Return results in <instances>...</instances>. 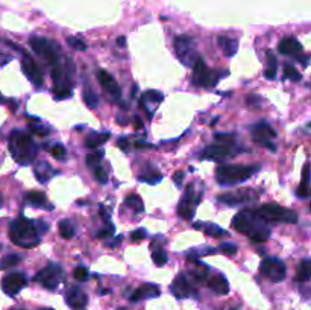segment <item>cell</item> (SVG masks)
<instances>
[{"mask_svg": "<svg viewBox=\"0 0 311 310\" xmlns=\"http://www.w3.org/2000/svg\"><path fill=\"white\" fill-rule=\"evenodd\" d=\"M20 257L18 256H8L2 260V267H12V266L18 265Z\"/></svg>", "mask_w": 311, "mask_h": 310, "instance_id": "cell-44", "label": "cell"}, {"mask_svg": "<svg viewBox=\"0 0 311 310\" xmlns=\"http://www.w3.org/2000/svg\"><path fill=\"white\" fill-rule=\"evenodd\" d=\"M108 138H109V133H93L87 137L85 144L88 148H97V146L103 144Z\"/></svg>", "mask_w": 311, "mask_h": 310, "instance_id": "cell-24", "label": "cell"}, {"mask_svg": "<svg viewBox=\"0 0 311 310\" xmlns=\"http://www.w3.org/2000/svg\"><path fill=\"white\" fill-rule=\"evenodd\" d=\"M94 177H96V179H97L100 184H105V182L108 181V179H106V172H105L102 168H99V166L94 168Z\"/></svg>", "mask_w": 311, "mask_h": 310, "instance_id": "cell-45", "label": "cell"}, {"mask_svg": "<svg viewBox=\"0 0 311 310\" xmlns=\"http://www.w3.org/2000/svg\"><path fill=\"white\" fill-rule=\"evenodd\" d=\"M2 204H3V196H2V193H0V207H2Z\"/></svg>", "mask_w": 311, "mask_h": 310, "instance_id": "cell-55", "label": "cell"}, {"mask_svg": "<svg viewBox=\"0 0 311 310\" xmlns=\"http://www.w3.org/2000/svg\"><path fill=\"white\" fill-rule=\"evenodd\" d=\"M310 277H311L310 260L305 259V260H302V263L299 265V269H298V272H296V280L301 281V283H305V281L310 280Z\"/></svg>", "mask_w": 311, "mask_h": 310, "instance_id": "cell-25", "label": "cell"}, {"mask_svg": "<svg viewBox=\"0 0 311 310\" xmlns=\"http://www.w3.org/2000/svg\"><path fill=\"white\" fill-rule=\"evenodd\" d=\"M182 178H184V172H182V171H179V172H176V174L173 175V181H175V184H176V185H181Z\"/></svg>", "mask_w": 311, "mask_h": 310, "instance_id": "cell-49", "label": "cell"}, {"mask_svg": "<svg viewBox=\"0 0 311 310\" xmlns=\"http://www.w3.org/2000/svg\"><path fill=\"white\" fill-rule=\"evenodd\" d=\"M220 251H223L225 254L232 256V254L237 253V246H235V245H231V243H222V245H220Z\"/></svg>", "mask_w": 311, "mask_h": 310, "instance_id": "cell-48", "label": "cell"}, {"mask_svg": "<svg viewBox=\"0 0 311 310\" xmlns=\"http://www.w3.org/2000/svg\"><path fill=\"white\" fill-rule=\"evenodd\" d=\"M52 155L56 158V160H64L65 158V148L62 144H55L52 148Z\"/></svg>", "mask_w": 311, "mask_h": 310, "instance_id": "cell-41", "label": "cell"}, {"mask_svg": "<svg viewBox=\"0 0 311 310\" xmlns=\"http://www.w3.org/2000/svg\"><path fill=\"white\" fill-rule=\"evenodd\" d=\"M217 81H219V75L213 73L207 67L205 61L199 56L193 64V82L202 87H213L217 84Z\"/></svg>", "mask_w": 311, "mask_h": 310, "instance_id": "cell-7", "label": "cell"}, {"mask_svg": "<svg viewBox=\"0 0 311 310\" xmlns=\"http://www.w3.org/2000/svg\"><path fill=\"white\" fill-rule=\"evenodd\" d=\"M284 76L287 78V79H290V81H295V82H298V81H301V73L293 67V66H288V64H285L284 66Z\"/></svg>", "mask_w": 311, "mask_h": 310, "instance_id": "cell-33", "label": "cell"}, {"mask_svg": "<svg viewBox=\"0 0 311 310\" xmlns=\"http://www.w3.org/2000/svg\"><path fill=\"white\" fill-rule=\"evenodd\" d=\"M9 61V56H6V55H3L2 52H0V66H3V64H6Z\"/></svg>", "mask_w": 311, "mask_h": 310, "instance_id": "cell-52", "label": "cell"}, {"mask_svg": "<svg viewBox=\"0 0 311 310\" xmlns=\"http://www.w3.org/2000/svg\"><path fill=\"white\" fill-rule=\"evenodd\" d=\"M147 100H150V102H153V104H160V102L163 100V94H161L160 91H146V93L141 96L140 102H147Z\"/></svg>", "mask_w": 311, "mask_h": 310, "instance_id": "cell-34", "label": "cell"}, {"mask_svg": "<svg viewBox=\"0 0 311 310\" xmlns=\"http://www.w3.org/2000/svg\"><path fill=\"white\" fill-rule=\"evenodd\" d=\"M21 67H23L25 75L29 78V81H32L37 87H40V86L43 84V75H41V70L38 69V66L35 64V61H34L32 58H29L28 55H25L23 63H21Z\"/></svg>", "mask_w": 311, "mask_h": 310, "instance_id": "cell-14", "label": "cell"}, {"mask_svg": "<svg viewBox=\"0 0 311 310\" xmlns=\"http://www.w3.org/2000/svg\"><path fill=\"white\" fill-rule=\"evenodd\" d=\"M102 158H103V152H102V151H94V152H90L88 155H87V158H85L87 166L91 168V169H93V168H97V166L100 164Z\"/></svg>", "mask_w": 311, "mask_h": 310, "instance_id": "cell-32", "label": "cell"}, {"mask_svg": "<svg viewBox=\"0 0 311 310\" xmlns=\"http://www.w3.org/2000/svg\"><path fill=\"white\" fill-rule=\"evenodd\" d=\"M276 67H278V61L275 58V55L272 52H267V69L264 72V76L267 79H275L276 76Z\"/></svg>", "mask_w": 311, "mask_h": 310, "instance_id": "cell-26", "label": "cell"}, {"mask_svg": "<svg viewBox=\"0 0 311 310\" xmlns=\"http://www.w3.org/2000/svg\"><path fill=\"white\" fill-rule=\"evenodd\" d=\"M61 267L58 265H49L45 267L43 271H40L37 275H35V280L38 283H41L46 289L49 291H53L56 289V286L59 284V280H61Z\"/></svg>", "mask_w": 311, "mask_h": 310, "instance_id": "cell-10", "label": "cell"}, {"mask_svg": "<svg viewBox=\"0 0 311 310\" xmlns=\"http://www.w3.org/2000/svg\"><path fill=\"white\" fill-rule=\"evenodd\" d=\"M29 45L32 47V50L38 56H41L43 59H46L47 63H50V64L58 63V58H56V53L59 52L58 43H55L52 40H47V38H43V37H32L29 40Z\"/></svg>", "mask_w": 311, "mask_h": 310, "instance_id": "cell-6", "label": "cell"}, {"mask_svg": "<svg viewBox=\"0 0 311 310\" xmlns=\"http://www.w3.org/2000/svg\"><path fill=\"white\" fill-rule=\"evenodd\" d=\"M134 119H135V120H134V123H135V130H141V128H143V123H141L140 117H138V116H135Z\"/></svg>", "mask_w": 311, "mask_h": 310, "instance_id": "cell-51", "label": "cell"}, {"mask_svg": "<svg viewBox=\"0 0 311 310\" xmlns=\"http://www.w3.org/2000/svg\"><path fill=\"white\" fill-rule=\"evenodd\" d=\"M26 283H28V280H26L25 274H20V272L8 274L2 280V289H3V292L6 295L14 297V295H17L26 286Z\"/></svg>", "mask_w": 311, "mask_h": 310, "instance_id": "cell-11", "label": "cell"}, {"mask_svg": "<svg viewBox=\"0 0 311 310\" xmlns=\"http://www.w3.org/2000/svg\"><path fill=\"white\" fill-rule=\"evenodd\" d=\"M175 50H176V55L181 59V63L184 66H188V67L193 66L194 61L199 58L193 40L188 37H176L175 38Z\"/></svg>", "mask_w": 311, "mask_h": 310, "instance_id": "cell-8", "label": "cell"}, {"mask_svg": "<svg viewBox=\"0 0 311 310\" xmlns=\"http://www.w3.org/2000/svg\"><path fill=\"white\" fill-rule=\"evenodd\" d=\"M252 135H254V140H255L257 143L264 144L270 151H276V146H273V144L270 143V140L276 137V133H275V131L272 130V127H269L267 123H258L257 127H254Z\"/></svg>", "mask_w": 311, "mask_h": 310, "instance_id": "cell-13", "label": "cell"}, {"mask_svg": "<svg viewBox=\"0 0 311 310\" xmlns=\"http://www.w3.org/2000/svg\"><path fill=\"white\" fill-rule=\"evenodd\" d=\"M308 192H310V181H302L301 185L298 187V196L299 198H307L308 196Z\"/></svg>", "mask_w": 311, "mask_h": 310, "instance_id": "cell-43", "label": "cell"}, {"mask_svg": "<svg viewBox=\"0 0 311 310\" xmlns=\"http://www.w3.org/2000/svg\"><path fill=\"white\" fill-rule=\"evenodd\" d=\"M0 102H3V99H2V97H0Z\"/></svg>", "mask_w": 311, "mask_h": 310, "instance_id": "cell-56", "label": "cell"}, {"mask_svg": "<svg viewBox=\"0 0 311 310\" xmlns=\"http://www.w3.org/2000/svg\"><path fill=\"white\" fill-rule=\"evenodd\" d=\"M97 79H99L100 86L106 90L109 94H113V96H116V97H120V93H122V91H120L119 84L116 82V79H114L106 70L100 69V70L97 72Z\"/></svg>", "mask_w": 311, "mask_h": 310, "instance_id": "cell-15", "label": "cell"}, {"mask_svg": "<svg viewBox=\"0 0 311 310\" xmlns=\"http://www.w3.org/2000/svg\"><path fill=\"white\" fill-rule=\"evenodd\" d=\"M260 271L261 274H264L270 281H282L287 275V269L285 265L279 260V259H275V257H269L264 259L260 265Z\"/></svg>", "mask_w": 311, "mask_h": 310, "instance_id": "cell-9", "label": "cell"}, {"mask_svg": "<svg viewBox=\"0 0 311 310\" xmlns=\"http://www.w3.org/2000/svg\"><path fill=\"white\" fill-rule=\"evenodd\" d=\"M47 310H52V309H47Z\"/></svg>", "mask_w": 311, "mask_h": 310, "instance_id": "cell-57", "label": "cell"}, {"mask_svg": "<svg viewBox=\"0 0 311 310\" xmlns=\"http://www.w3.org/2000/svg\"><path fill=\"white\" fill-rule=\"evenodd\" d=\"M214 138L217 140V141H222V143H228V144H231L232 141H234V134H216L214 135Z\"/></svg>", "mask_w": 311, "mask_h": 310, "instance_id": "cell-46", "label": "cell"}, {"mask_svg": "<svg viewBox=\"0 0 311 310\" xmlns=\"http://www.w3.org/2000/svg\"><path fill=\"white\" fill-rule=\"evenodd\" d=\"M53 94H55L56 99H65V97L72 96V90L69 89V87H64V86H55Z\"/></svg>", "mask_w": 311, "mask_h": 310, "instance_id": "cell-36", "label": "cell"}, {"mask_svg": "<svg viewBox=\"0 0 311 310\" xmlns=\"http://www.w3.org/2000/svg\"><path fill=\"white\" fill-rule=\"evenodd\" d=\"M232 228L246 234L254 242H266L270 237V230L266 222L257 218V215L251 210L238 212L232 219Z\"/></svg>", "mask_w": 311, "mask_h": 310, "instance_id": "cell-1", "label": "cell"}, {"mask_svg": "<svg viewBox=\"0 0 311 310\" xmlns=\"http://www.w3.org/2000/svg\"><path fill=\"white\" fill-rule=\"evenodd\" d=\"M219 46L226 56H234L238 50V42L228 37H219Z\"/></svg>", "mask_w": 311, "mask_h": 310, "instance_id": "cell-23", "label": "cell"}, {"mask_svg": "<svg viewBox=\"0 0 311 310\" xmlns=\"http://www.w3.org/2000/svg\"><path fill=\"white\" fill-rule=\"evenodd\" d=\"M59 234L64 239H72L75 236V226L70 221H61L59 222Z\"/></svg>", "mask_w": 311, "mask_h": 310, "instance_id": "cell-29", "label": "cell"}, {"mask_svg": "<svg viewBox=\"0 0 311 310\" xmlns=\"http://www.w3.org/2000/svg\"><path fill=\"white\" fill-rule=\"evenodd\" d=\"M278 49H279V52L282 55H298L299 52H302L301 43L296 38H293V37L282 38L279 46H278Z\"/></svg>", "mask_w": 311, "mask_h": 310, "instance_id": "cell-20", "label": "cell"}, {"mask_svg": "<svg viewBox=\"0 0 311 310\" xmlns=\"http://www.w3.org/2000/svg\"><path fill=\"white\" fill-rule=\"evenodd\" d=\"M67 45L70 46V47H73V49H76V50H85L87 49L84 40H81L78 37H69L67 38Z\"/></svg>", "mask_w": 311, "mask_h": 310, "instance_id": "cell-38", "label": "cell"}, {"mask_svg": "<svg viewBox=\"0 0 311 310\" xmlns=\"http://www.w3.org/2000/svg\"><path fill=\"white\" fill-rule=\"evenodd\" d=\"M84 102L87 104V107H90V108H96L97 104H99V97H97V94L93 91V89H90L88 86L84 89Z\"/></svg>", "mask_w": 311, "mask_h": 310, "instance_id": "cell-31", "label": "cell"}, {"mask_svg": "<svg viewBox=\"0 0 311 310\" xmlns=\"http://www.w3.org/2000/svg\"><path fill=\"white\" fill-rule=\"evenodd\" d=\"M65 300H67V304H69L72 309L76 310L84 309V307L87 306V303H88L87 295H85L79 287H72V289L69 291Z\"/></svg>", "mask_w": 311, "mask_h": 310, "instance_id": "cell-16", "label": "cell"}, {"mask_svg": "<svg viewBox=\"0 0 311 310\" xmlns=\"http://www.w3.org/2000/svg\"><path fill=\"white\" fill-rule=\"evenodd\" d=\"M193 185H188L187 187V193H185V196H184V199H182V202H181V205L178 207V213L179 216L182 218V219H185V221H190L191 218H193V215H194V207L199 204V201H201V196H197L196 199H193Z\"/></svg>", "mask_w": 311, "mask_h": 310, "instance_id": "cell-12", "label": "cell"}, {"mask_svg": "<svg viewBox=\"0 0 311 310\" xmlns=\"http://www.w3.org/2000/svg\"><path fill=\"white\" fill-rule=\"evenodd\" d=\"M161 174L158 172H152L149 175H141L140 177V181H144V182H149V184H158L161 181Z\"/></svg>", "mask_w": 311, "mask_h": 310, "instance_id": "cell-39", "label": "cell"}, {"mask_svg": "<svg viewBox=\"0 0 311 310\" xmlns=\"http://www.w3.org/2000/svg\"><path fill=\"white\" fill-rule=\"evenodd\" d=\"M26 201L31 202L32 205L35 207H40L46 202V195L43 192H38V190H32L26 195Z\"/></svg>", "mask_w": 311, "mask_h": 310, "instance_id": "cell-28", "label": "cell"}, {"mask_svg": "<svg viewBox=\"0 0 311 310\" xmlns=\"http://www.w3.org/2000/svg\"><path fill=\"white\" fill-rule=\"evenodd\" d=\"M11 152L17 161L21 164L29 163L35 157V148L34 141L29 134L25 133H14L11 138Z\"/></svg>", "mask_w": 311, "mask_h": 310, "instance_id": "cell-4", "label": "cell"}, {"mask_svg": "<svg viewBox=\"0 0 311 310\" xmlns=\"http://www.w3.org/2000/svg\"><path fill=\"white\" fill-rule=\"evenodd\" d=\"M152 259H153V262H155V265L157 266H163L167 263V260H169V257H167V254L163 251V250H158V251H155L153 254H152Z\"/></svg>", "mask_w": 311, "mask_h": 310, "instance_id": "cell-37", "label": "cell"}, {"mask_svg": "<svg viewBox=\"0 0 311 310\" xmlns=\"http://www.w3.org/2000/svg\"><path fill=\"white\" fill-rule=\"evenodd\" d=\"M47 171H50V166H49L47 163H40V164L37 166L35 175H37L40 182H47V181L50 179V177L53 175V174H47Z\"/></svg>", "mask_w": 311, "mask_h": 310, "instance_id": "cell-30", "label": "cell"}, {"mask_svg": "<svg viewBox=\"0 0 311 310\" xmlns=\"http://www.w3.org/2000/svg\"><path fill=\"white\" fill-rule=\"evenodd\" d=\"M260 169V166H243V164H223L219 166L217 171H216V175H217V181L220 184H226V185H231V184H237V182H243L246 181L248 178H251L257 171Z\"/></svg>", "mask_w": 311, "mask_h": 310, "instance_id": "cell-3", "label": "cell"}, {"mask_svg": "<svg viewBox=\"0 0 311 310\" xmlns=\"http://www.w3.org/2000/svg\"><path fill=\"white\" fill-rule=\"evenodd\" d=\"M205 233L211 237H228V233L217 225H208V228H205Z\"/></svg>", "mask_w": 311, "mask_h": 310, "instance_id": "cell-35", "label": "cell"}, {"mask_svg": "<svg viewBox=\"0 0 311 310\" xmlns=\"http://www.w3.org/2000/svg\"><path fill=\"white\" fill-rule=\"evenodd\" d=\"M135 146H137V148H150L152 144H147V143H144V141H137Z\"/></svg>", "mask_w": 311, "mask_h": 310, "instance_id": "cell-53", "label": "cell"}, {"mask_svg": "<svg viewBox=\"0 0 311 310\" xmlns=\"http://www.w3.org/2000/svg\"><path fill=\"white\" fill-rule=\"evenodd\" d=\"M208 287L219 295H226L229 292V283L223 275H216L208 280Z\"/></svg>", "mask_w": 311, "mask_h": 310, "instance_id": "cell-21", "label": "cell"}, {"mask_svg": "<svg viewBox=\"0 0 311 310\" xmlns=\"http://www.w3.org/2000/svg\"><path fill=\"white\" fill-rule=\"evenodd\" d=\"M202 158H208V160H214V161H223L226 160L228 157H232L231 155V151L226 148V146H222V144H213V146H208L202 155Z\"/></svg>", "mask_w": 311, "mask_h": 310, "instance_id": "cell-17", "label": "cell"}, {"mask_svg": "<svg viewBox=\"0 0 311 310\" xmlns=\"http://www.w3.org/2000/svg\"><path fill=\"white\" fill-rule=\"evenodd\" d=\"M153 297H160V289L157 284H141L138 289L134 291L131 295V301H140V300H147V298H153Z\"/></svg>", "mask_w": 311, "mask_h": 310, "instance_id": "cell-18", "label": "cell"}, {"mask_svg": "<svg viewBox=\"0 0 311 310\" xmlns=\"http://www.w3.org/2000/svg\"><path fill=\"white\" fill-rule=\"evenodd\" d=\"M31 130L32 131H35V133H38V134H47L49 131L46 130V128H41V127H31Z\"/></svg>", "mask_w": 311, "mask_h": 310, "instance_id": "cell-50", "label": "cell"}, {"mask_svg": "<svg viewBox=\"0 0 311 310\" xmlns=\"http://www.w3.org/2000/svg\"><path fill=\"white\" fill-rule=\"evenodd\" d=\"M144 237H146V230L144 228H138V230H135L132 234H131V239H132L134 242H140Z\"/></svg>", "mask_w": 311, "mask_h": 310, "instance_id": "cell-47", "label": "cell"}, {"mask_svg": "<svg viewBox=\"0 0 311 310\" xmlns=\"http://www.w3.org/2000/svg\"><path fill=\"white\" fill-rule=\"evenodd\" d=\"M117 46H120V47H125V46H126V40H125V37L117 38Z\"/></svg>", "mask_w": 311, "mask_h": 310, "instance_id": "cell-54", "label": "cell"}, {"mask_svg": "<svg viewBox=\"0 0 311 310\" xmlns=\"http://www.w3.org/2000/svg\"><path fill=\"white\" fill-rule=\"evenodd\" d=\"M257 215V218H260L261 221L267 222H284V223H295L298 221V216L293 210L284 209L278 204H264L263 207H260L258 210L254 212Z\"/></svg>", "mask_w": 311, "mask_h": 310, "instance_id": "cell-5", "label": "cell"}, {"mask_svg": "<svg viewBox=\"0 0 311 310\" xmlns=\"http://www.w3.org/2000/svg\"><path fill=\"white\" fill-rule=\"evenodd\" d=\"M12 243L21 246V248H32L38 245V236L34 222L20 216L17 221L11 223V231H9Z\"/></svg>", "mask_w": 311, "mask_h": 310, "instance_id": "cell-2", "label": "cell"}, {"mask_svg": "<svg viewBox=\"0 0 311 310\" xmlns=\"http://www.w3.org/2000/svg\"><path fill=\"white\" fill-rule=\"evenodd\" d=\"M114 234V225L113 223H108L105 228H102L99 233H97V237L99 239H108L109 236H113Z\"/></svg>", "mask_w": 311, "mask_h": 310, "instance_id": "cell-42", "label": "cell"}, {"mask_svg": "<svg viewBox=\"0 0 311 310\" xmlns=\"http://www.w3.org/2000/svg\"><path fill=\"white\" fill-rule=\"evenodd\" d=\"M125 202H126V205L129 207V209H132L135 213H141L143 210H144V205H143V201H141V198L138 196V195H129L126 199H125Z\"/></svg>", "mask_w": 311, "mask_h": 310, "instance_id": "cell-27", "label": "cell"}, {"mask_svg": "<svg viewBox=\"0 0 311 310\" xmlns=\"http://www.w3.org/2000/svg\"><path fill=\"white\" fill-rule=\"evenodd\" d=\"M73 275H75V278H76L78 281H87V280H88V271H87L84 266L76 267L75 272H73Z\"/></svg>", "mask_w": 311, "mask_h": 310, "instance_id": "cell-40", "label": "cell"}, {"mask_svg": "<svg viewBox=\"0 0 311 310\" xmlns=\"http://www.w3.org/2000/svg\"><path fill=\"white\" fill-rule=\"evenodd\" d=\"M251 190H240V193H235V195H220L217 199L223 202V204H228V205H237L240 202H245L248 199H251Z\"/></svg>", "mask_w": 311, "mask_h": 310, "instance_id": "cell-22", "label": "cell"}, {"mask_svg": "<svg viewBox=\"0 0 311 310\" xmlns=\"http://www.w3.org/2000/svg\"><path fill=\"white\" fill-rule=\"evenodd\" d=\"M172 292H173V295L178 297V298H187V297H190L191 287H190V283L187 281V278H185L184 274H181V275H178V277L175 278V281H173V284H172Z\"/></svg>", "mask_w": 311, "mask_h": 310, "instance_id": "cell-19", "label": "cell"}]
</instances>
